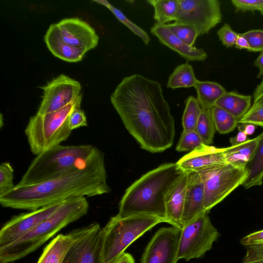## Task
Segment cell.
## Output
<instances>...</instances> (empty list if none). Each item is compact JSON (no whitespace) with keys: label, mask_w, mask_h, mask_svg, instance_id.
I'll return each mask as SVG.
<instances>
[{"label":"cell","mask_w":263,"mask_h":263,"mask_svg":"<svg viewBox=\"0 0 263 263\" xmlns=\"http://www.w3.org/2000/svg\"><path fill=\"white\" fill-rule=\"evenodd\" d=\"M64 201L53 203L11 218L1 230L0 247L11 243L30 232L52 215Z\"/></svg>","instance_id":"cell-13"},{"label":"cell","mask_w":263,"mask_h":263,"mask_svg":"<svg viewBox=\"0 0 263 263\" xmlns=\"http://www.w3.org/2000/svg\"><path fill=\"white\" fill-rule=\"evenodd\" d=\"M211 111L216 130L220 134H228L237 127L238 120L228 111L216 106Z\"/></svg>","instance_id":"cell-31"},{"label":"cell","mask_w":263,"mask_h":263,"mask_svg":"<svg viewBox=\"0 0 263 263\" xmlns=\"http://www.w3.org/2000/svg\"><path fill=\"white\" fill-rule=\"evenodd\" d=\"M110 101L141 148L155 153L172 147L175 120L159 82L138 74L126 77L111 94Z\"/></svg>","instance_id":"cell-1"},{"label":"cell","mask_w":263,"mask_h":263,"mask_svg":"<svg viewBox=\"0 0 263 263\" xmlns=\"http://www.w3.org/2000/svg\"><path fill=\"white\" fill-rule=\"evenodd\" d=\"M259 138L260 135L252 139H249L240 144L224 148L223 154L226 162L238 167L245 168Z\"/></svg>","instance_id":"cell-23"},{"label":"cell","mask_w":263,"mask_h":263,"mask_svg":"<svg viewBox=\"0 0 263 263\" xmlns=\"http://www.w3.org/2000/svg\"><path fill=\"white\" fill-rule=\"evenodd\" d=\"M254 65L259 70L257 77L260 78L263 76V52H261L258 58L255 60L254 62Z\"/></svg>","instance_id":"cell-45"},{"label":"cell","mask_w":263,"mask_h":263,"mask_svg":"<svg viewBox=\"0 0 263 263\" xmlns=\"http://www.w3.org/2000/svg\"><path fill=\"white\" fill-rule=\"evenodd\" d=\"M256 126L249 123H238L237 125L238 130L243 132L248 136L251 135L254 133Z\"/></svg>","instance_id":"cell-42"},{"label":"cell","mask_w":263,"mask_h":263,"mask_svg":"<svg viewBox=\"0 0 263 263\" xmlns=\"http://www.w3.org/2000/svg\"><path fill=\"white\" fill-rule=\"evenodd\" d=\"M97 222L67 234H59L44 249L37 263H62L65 254L71 245L80 237L93 229Z\"/></svg>","instance_id":"cell-18"},{"label":"cell","mask_w":263,"mask_h":263,"mask_svg":"<svg viewBox=\"0 0 263 263\" xmlns=\"http://www.w3.org/2000/svg\"><path fill=\"white\" fill-rule=\"evenodd\" d=\"M235 46L236 48L239 49H245L248 51L250 49V46L248 41L245 37L241 35L240 33L236 40Z\"/></svg>","instance_id":"cell-44"},{"label":"cell","mask_w":263,"mask_h":263,"mask_svg":"<svg viewBox=\"0 0 263 263\" xmlns=\"http://www.w3.org/2000/svg\"><path fill=\"white\" fill-rule=\"evenodd\" d=\"M248 41L250 49L253 52H263V30L253 29L240 33Z\"/></svg>","instance_id":"cell-37"},{"label":"cell","mask_w":263,"mask_h":263,"mask_svg":"<svg viewBox=\"0 0 263 263\" xmlns=\"http://www.w3.org/2000/svg\"><path fill=\"white\" fill-rule=\"evenodd\" d=\"M44 41L52 54L67 62L74 63L81 61L87 52L65 43L61 37L56 24L49 26L45 35Z\"/></svg>","instance_id":"cell-21"},{"label":"cell","mask_w":263,"mask_h":263,"mask_svg":"<svg viewBox=\"0 0 263 263\" xmlns=\"http://www.w3.org/2000/svg\"><path fill=\"white\" fill-rule=\"evenodd\" d=\"M198 80L188 62L177 66L168 79L167 87L172 89L194 87Z\"/></svg>","instance_id":"cell-27"},{"label":"cell","mask_w":263,"mask_h":263,"mask_svg":"<svg viewBox=\"0 0 263 263\" xmlns=\"http://www.w3.org/2000/svg\"><path fill=\"white\" fill-rule=\"evenodd\" d=\"M256 147L245 168L248 175L243 186L248 189L255 186L261 185L263 181V132Z\"/></svg>","instance_id":"cell-24"},{"label":"cell","mask_w":263,"mask_h":263,"mask_svg":"<svg viewBox=\"0 0 263 263\" xmlns=\"http://www.w3.org/2000/svg\"><path fill=\"white\" fill-rule=\"evenodd\" d=\"M93 147L90 144L53 147L36 156L17 185L34 184L57 178L85 159Z\"/></svg>","instance_id":"cell-5"},{"label":"cell","mask_w":263,"mask_h":263,"mask_svg":"<svg viewBox=\"0 0 263 263\" xmlns=\"http://www.w3.org/2000/svg\"><path fill=\"white\" fill-rule=\"evenodd\" d=\"M231 2L235 8L236 12L260 11L263 7V0H232Z\"/></svg>","instance_id":"cell-39"},{"label":"cell","mask_w":263,"mask_h":263,"mask_svg":"<svg viewBox=\"0 0 263 263\" xmlns=\"http://www.w3.org/2000/svg\"><path fill=\"white\" fill-rule=\"evenodd\" d=\"M115 263H135V260L131 254L124 252Z\"/></svg>","instance_id":"cell-46"},{"label":"cell","mask_w":263,"mask_h":263,"mask_svg":"<svg viewBox=\"0 0 263 263\" xmlns=\"http://www.w3.org/2000/svg\"><path fill=\"white\" fill-rule=\"evenodd\" d=\"M249 139L247 135L243 132L239 130L236 136L230 138V142L231 146H235L242 143Z\"/></svg>","instance_id":"cell-41"},{"label":"cell","mask_w":263,"mask_h":263,"mask_svg":"<svg viewBox=\"0 0 263 263\" xmlns=\"http://www.w3.org/2000/svg\"><path fill=\"white\" fill-rule=\"evenodd\" d=\"M197 92V99L202 109H211L218 100L227 91L219 84L211 81L198 80L194 87Z\"/></svg>","instance_id":"cell-25"},{"label":"cell","mask_w":263,"mask_h":263,"mask_svg":"<svg viewBox=\"0 0 263 263\" xmlns=\"http://www.w3.org/2000/svg\"><path fill=\"white\" fill-rule=\"evenodd\" d=\"M188 178L182 217V225L204 212L205 192L198 173L187 172Z\"/></svg>","instance_id":"cell-17"},{"label":"cell","mask_w":263,"mask_h":263,"mask_svg":"<svg viewBox=\"0 0 263 263\" xmlns=\"http://www.w3.org/2000/svg\"><path fill=\"white\" fill-rule=\"evenodd\" d=\"M151 32L161 44L176 52L187 61H201L208 57L206 52L203 49L188 45L164 25L156 23L151 28Z\"/></svg>","instance_id":"cell-19"},{"label":"cell","mask_w":263,"mask_h":263,"mask_svg":"<svg viewBox=\"0 0 263 263\" xmlns=\"http://www.w3.org/2000/svg\"><path fill=\"white\" fill-rule=\"evenodd\" d=\"M224 148L203 144L184 155L176 163L184 172L199 173L209 167L227 163Z\"/></svg>","instance_id":"cell-16"},{"label":"cell","mask_w":263,"mask_h":263,"mask_svg":"<svg viewBox=\"0 0 263 263\" xmlns=\"http://www.w3.org/2000/svg\"><path fill=\"white\" fill-rule=\"evenodd\" d=\"M217 0H179L176 22L194 27L199 36L208 34L222 20Z\"/></svg>","instance_id":"cell-10"},{"label":"cell","mask_w":263,"mask_h":263,"mask_svg":"<svg viewBox=\"0 0 263 263\" xmlns=\"http://www.w3.org/2000/svg\"><path fill=\"white\" fill-rule=\"evenodd\" d=\"M204 144L196 130L183 131L177 144L178 152H192Z\"/></svg>","instance_id":"cell-34"},{"label":"cell","mask_w":263,"mask_h":263,"mask_svg":"<svg viewBox=\"0 0 263 263\" xmlns=\"http://www.w3.org/2000/svg\"><path fill=\"white\" fill-rule=\"evenodd\" d=\"M181 233L174 226L160 228L146 247L141 263H177Z\"/></svg>","instance_id":"cell-12"},{"label":"cell","mask_w":263,"mask_h":263,"mask_svg":"<svg viewBox=\"0 0 263 263\" xmlns=\"http://www.w3.org/2000/svg\"><path fill=\"white\" fill-rule=\"evenodd\" d=\"M208 213H203L183 226L179 243V259L188 261L201 257L211 250L219 237Z\"/></svg>","instance_id":"cell-9"},{"label":"cell","mask_w":263,"mask_h":263,"mask_svg":"<svg viewBox=\"0 0 263 263\" xmlns=\"http://www.w3.org/2000/svg\"><path fill=\"white\" fill-rule=\"evenodd\" d=\"M56 25L63 40L70 45L86 51L98 45L99 37L94 29L80 18H65Z\"/></svg>","instance_id":"cell-15"},{"label":"cell","mask_w":263,"mask_h":263,"mask_svg":"<svg viewBox=\"0 0 263 263\" xmlns=\"http://www.w3.org/2000/svg\"><path fill=\"white\" fill-rule=\"evenodd\" d=\"M187 173L184 172L168 192L165 199V222L182 229Z\"/></svg>","instance_id":"cell-20"},{"label":"cell","mask_w":263,"mask_h":263,"mask_svg":"<svg viewBox=\"0 0 263 263\" xmlns=\"http://www.w3.org/2000/svg\"><path fill=\"white\" fill-rule=\"evenodd\" d=\"M80 107L74 109L69 116L68 124L71 130L87 125L86 115Z\"/></svg>","instance_id":"cell-40"},{"label":"cell","mask_w":263,"mask_h":263,"mask_svg":"<svg viewBox=\"0 0 263 263\" xmlns=\"http://www.w3.org/2000/svg\"><path fill=\"white\" fill-rule=\"evenodd\" d=\"M82 95L76 100L57 111L31 117L25 129L31 152L39 155L60 145L66 140L71 134L68 119L74 109L81 106Z\"/></svg>","instance_id":"cell-6"},{"label":"cell","mask_w":263,"mask_h":263,"mask_svg":"<svg viewBox=\"0 0 263 263\" xmlns=\"http://www.w3.org/2000/svg\"><path fill=\"white\" fill-rule=\"evenodd\" d=\"M110 191L104 154L94 146L85 159L68 172L37 184H16L0 196V203L5 208L32 211L69 198L94 197Z\"/></svg>","instance_id":"cell-2"},{"label":"cell","mask_w":263,"mask_h":263,"mask_svg":"<svg viewBox=\"0 0 263 263\" xmlns=\"http://www.w3.org/2000/svg\"><path fill=\"white\" fill-rule=\"evenodd\" d=\"M14 170L9 162L0 165V196L7 193L15 186L13 183Z\"/></svg>","instance_id":"cell-35"},{"label":"cell","mask_w":263,"mask_h":263,"mask_svg":"<svg viewBox=\"0 0 263 263\" xmlns=\"http://www.w3.org/2000/svg\"><path fill=\"white\" fill-rule=\"evenodd\" d=\"M147 2L154 8V18L156 24L165 25L171 21H175L179 0H148Z\"/></svg>","instance_id":"cell-28"},{"label":"cell","mask_w":263,"mask_h":263,"mask_svg":"<svg viewBox=\"0 0 263 263\" xmlns=\"http://www.w3.org/2000/svg\"><path fill=\"white\" fill-rule=\"evenodd\" d=\"M184 172L176 163H165L148 172L125 191L116 215L120 218L149 215L165 220V199Z\"/></svg>","instance_id":"cell-3"},{"label":"cell","mask_w":263,"mask_h":263,"mask_svg":"<svg viewBox=\"0 0 263 263\" xmlns=\"http://www.w3.org/2000/svg\"><path fill=\"white\" fill-rule=\"evenodd\" d=\"M259 12H260V13L263 15V7L259 11Z\"/></svg>","instance_id":"cell-47"},{"label":"cell","mask_w":263,"mask_h":263,"mask_svg":"<svg viewBox=\"0 0 263 263\" xmlns=\"http://www.w3.org/2000/svg\"><path fill=\"white\" fill-rule=\"evenodd\" d=\"M195 130L204 144L210 145L213 142L216 130L211 109H202Z\"/></svg>","instance_id":"cell-29"},{"label":"cell","mask_w":263,"mask_h":263,"mask_svg":"<svg viewBox=\"0 0 263 263\" xmlns=\"http://www.w3.org/2000/svg\"><path fill=\"white\" fill-rule=\"evenodd\" d=\"M258 102H263V78L254 92L253 103Z\"/></svg>","instance_id":"cell-43"},{"label":"cell","mask_w":263,"mask_h":263,"mask_svg":"<svg viewBox=\"0 0 263 263\" xmlns=\"http://www.w3.org/2000/svg\"><path fill=\"white\" fill-rule=\"evenodd\" d=\"M240 243L247 249L243 263H263V230L243 237Z\"/></svg>","instance_id":"cell-26"},{"label":"cell","mask_w":263,"mask_h":263,"mask_svg":"<svg viewBox=\"0 0 263 263\" xmlns=\"http://www.w3.org/2000/svg\"><path fill=\"white\" fill-rule=\"evenodd\" d=\"M161 222H165V219L149 215L111 217L103 228V263H115L133 242Z\"/></svg>","instance_id":"cell-7"},{"label":"cell","mask_w":263,"mask_h":263,"mask_svg":"<svg viewBox=\"0 0 263 263\" xmlns=\"http://www.w3.org/2000/svg\"><path fill=\"white\" fill-rule=\"evenodd\" d=\"M164 25L188 45L194 47L196 39L199 36L197 30L194 27L176 22Z\"/></svg>","instance_id":"cell-33"},{"label":"cell","mask_w":263,"mask_h":263,"mask_svg":"<svg viewBox=\"0 0 263 263\" xmlns=\"http://www.w3.org/2000/svg\"><path fill=\"white\" fill-rule=\"evenodd\" d=\"M103 229L95 227L78 238L65 254L62 263H103Z\"/></svg>","instance_id":"cell-14"},{"label":"cell","mask_w":263,"mask_h":263,"mask_svg":"<svg viewBox=\"0 0 263 263\" xmlns=\"http://www.w3.org/2000/svg\"><path fill=\"white\" fill-rule=\"evenodd\" d=\"M252 97L234 91H226L216 102L215 105L228 111L238 121L251 107Z\"/></svg>","instance_id":"cell-22"},{"label":"cell","mask_w":263,"mask_h":263,"mask_svg":"<svg viewBox=\"0 0 263 263\" xmlns=\"http://www.w3.org/2000/svg\"><path fill=\"white\" fill-rule=\"evenodd\" d=\"M217 34L222 45L227 47L234 46L239 35L227 23L224 24L218 30Z\"/></svg>","instance_id":"cell-38"},{"label":"cell","mask_w":263,"mask_h":263,"mask_svg":"<svg viewBox=\"0 0 263 263\" xmlns=\"http://www.w3.org/2000/svg\"><path fill=\"white\" fill-rule=\"evenodd\" d=\"M85 197L65 200L49 217L11 243L0 247V262L10 263L34 251L60 230L88 212Z\"/></svg>","instance_id":"cell-4"},{"label":"cell","mask_w":263,"mask_h":263,"mask_svg":"<svg viewBox=\"0 0 263 263\" xmlns=\"http://www.w3.org/2000/svg\"><path fill=\"white\" fill-rule=\"evenodd\" d=\"M249 123L263 127V102L253 103L238 123Z\"/></svg>","instance_id":"cell-36"},{"label":"cell","mask_w":263,"mask_h":263,"mask_svg":"<svg viewBox=\"0 0 263 263\" xmlns=\"http://www.w3.org/2000/svg\"><path fill=\"white\" fill-rule=\"evenodd\" d=\"M92 2L106 7L121 23L126 26L135 34L140 37L145 45H147L149 44L151 39L147 32L128 20L121 10L115 7L105 0H94Z\"/></svg>","instance_id":"cell-32"},{"label":"cell","mask_w":263,"mask_h":263,"mask_svg":"<svg viewBox=\"0 0 263 263\" xmlns=\"http://www.w3.org/2000/svg\"><path fill=\"white\" fill-rule=\"evenodd\" d=\"M201 110L197 98L192 96L187 98L182 118L183 131L195 130Z\"/></svg>","instance_id":"cell-30"},{"label":"cell","mask_w":263,"mask_h":263,"mask_svg":"<svg viewBox=\"0 0 263 263\" xmlns=\"http://www.w3.org/2000/svg\"><path fill=\"white\" fill-rule=\"evenodd\" d=\"M198 173L204 185V208L208 212L242 185L248 175L246 168L228 163L209 167Z\"/></svg>","instance_id":"cell-8"},{"label":"cell","mask_w":263,"mask_h":263,"mask_svg":"<svg viewBox=\"0 0 263 263\" xmlns=\"http://www.w3.org/2000/svg\"><path fill=\"white\" fill-rule=\"evenodd\" d=\"M40 88L43 93L37 114L44 115L60 110L76 100L81 94V85L62 74Z\"/></svg>","instance_id":"cell-11"}]
</instances>
